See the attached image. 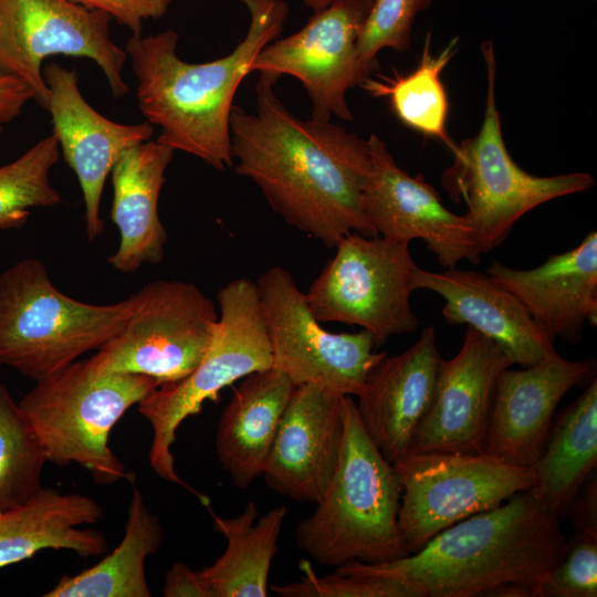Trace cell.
Masks as SVG:
<instances>
[{"mask_svg": "<svg viewBox=\"0 0 597 597\" xmlns=\"http://www.w3.org/2000/svg\"><path fill=\"white\" fill-rule=\"evenodd\" d=\"M279 77L260 73L255 112L233 105L231 153L285 222L334 248L345 235H378L362 197L371 167L368 139L339 124L301 119L274 92Z\"/></svg>", "mask_w": 597, "mask_h": 597, "instance_id": "1", "label": "cell"}, {"mask_svg": "<svg viewBox=\"0 0 597 597\" xmlns=\"http://www.w3.org/2000/svg\"><path fill=\"white\" fill-rule=\"evenodd\" d=\"M241 1L250 13L249 29L226 56L203 63L181 60L178 33L171 29L132 35L124 49L137 81V105L146 122L160 129L156 142L218 170L233 166L230 116L237 90L289 15L285 0Z\"/></svg>", "mask_w": 597, "mask_h": 597, "instance_id": "2", "label": "cell"}, {"mask_svg": "<svg viewBox=\"0 0 597 597\" xmlns=\"http://www.w3.org/2000/svg\"><path fill=\"white\" fill-rule=\"evenodd\" d=\"M558 520L527 489L447 527L406 557L381 564L353 561L336 570L402 580L421 597L486 596L511 584L537 597L566 547Z\"/></svg>", "mask_w": 597, "mask_h": 597, "instance_id": "3", "label": "cell"}, {"mask_svg": "<svg viewBox=\"0 0 597 597\" xmlns=\"http://www.w3.org/2000/svg\"><path fill=\"white\" fill-rule=\"evenodd\" d=\"M343 439L331 482L295 531L300 551L322 565L381 564L408 556L398 527L401 485L367 436L352 396L341 399Z\"/></svg>", "mask_w": 597, "mask_h": 597, "instance_id": "4", "label": "cell"}, {"mask_svg": "<svg viewBox=\"0 0 597 597\" xmlns=\"http://www.w3.org/2000/svg\"><path fill=\"white\" fill-rule=\"evenodd\" d=\"M129 310V297L105 305L77 301L55 287L41 260H20L0 274V366L44 379L101 348Z\"/></svg>", "mask_w": 597, "mask_h": 597, "instance_id": "5", "label": "cell"}, {"mask_svg": "<svg viewBox=\"0 0 597 597\" xmlns=\"http://www.w3.org/2000/svg\"><path fill=\"white\" fill-rule=\"evenodd\" d=\"M160 384L130 373L100 374L87 359L75 360L35 381L18 402L46 459L57 465L77 463L98 484L128 478L108 446L114 426Z\"/></svg>", "mask_w": 597, "mask_h": 597, "instance_id": "6", "label": "cell"}, {"mask_svg": "<svg viewBox=\"0 0 597 597\" xmlns=\"http://www.w3.org/2000/svg\"><path fill=\"white\" fill-rule=\"evenodd\" d=\"M486 69V98L479 132L464 139L452 164L441 175V185L454 202L463 201V214L480 254L491 252L528 211L553 199L588 191L595 185L588 172L534 176L511 157L502 135L496 105L494 45L481 44Z\"/></svg>", "mask_w": 597, "mask_h": 597, "instance_id": "7", "label": "cell"}, {"mask_svg": "<svg viewBox=\"0 0 597 597\" xmlns=\"http://www.w3.org/2000/svg\"><path fill=\"white\" fill-rule=\"evenodd\" d=\"M218 324L207 352L182 379L164 384L137 404L153 429L149 463L165 481L195 493L203 505L209 499L190 488L176 472L171 451L179 426L201 411L207 400L251 373L273 366L272 350L256 282L229 281L217 293Z\"/></svg>", "mask_w": 597, "mask_h": 597, "instance_id": "8", "label": "cell"}, {"mask_svg": "<svg viewBox=\"0 0 597 597\" xmlns=\"http://www.w3.org/2000/svg\"><path fill=\"white\" fill-rule=\"evenodd\" d=\"M334 248L335 255L305 293L315 318L360 326L377 347L415 332L419 320L410 296L418 265L409 242L352 232Z\"/></svg>", "mask_w": 597, "mask_h": 597, "instance_id": "9", "label": "cell"}, {"mask_svg": "<svg viewBox=\"0 0 597 597\" xmlns=\"http://www.w3.org/2000/svg\"><path fill=\"white\" fill-rule=\"evenodd\" d=\"M129 301L122 327L87 358L93 370L144 375L160 386L189 375L218 324L212 300L193 283L158 280L145 284Z\"/></svg>", "mask_w": 597, "mask_h": 597, "instance_id": "10", "label": "cell"}, {"mask_svg": "<svg viewBox=\"0 0 597 597\" xmlns=\"http://www.w3.org/2000/svg\"><path fill=\"white\" fill-rule=\"evenodd\" d=\"M401 485L398 527L408 554L474 514L533 486L532 468L482 453L411 452L392 463Z\"/></svg>", "mask_w": 597, "mask_h": 597, "instance_id": "11", "label": "cell"}, {"mask_svg": "<svg viewBox=\"0 0 597 597\" xmlns=\"http://www.w3.org/2000/svg\"><path fill=\"white\" fill-rule=\"evenodd\" d=\"M272 350L273 366L295 386L315 385L339 396L358 397L371 368L387 353L376 352L365 329L326 331L311 312L292 274L272 266L256 281Z\"/></svg>", "mask_w": 597, "mask_h": 597, "instance_id": "12", "label": "cell"}, {"mask_svg": "<svg viewBox=\"0 0 597 597\" xmlns=\"http://www.w3.org/2000/svg\"><path fill=\"white\" fill-rule=\"evenodd\" d=\"M111 21L108 14L70 0H0V77L21 81L46 109L44 60L56 54L86 57L101 69L112 95L125 96L127 54L111 36Z\"/></svg>", "mask_w": 597, "mask_h": 597, "instance_id": "13", "label": "cell"}, {"mask_svg": "<svg viewBox=\"0 0 597 597\" xmlns=\"http://www.w3.org/2000/svg\"><path fill=\"white\" fill-rule=\"evenodd\" d=\"M373 0H335L315 11L295 33L266 44L253 60L250 73L291 75L312 102L313 121L332 116L353 121L346 93L366 78L357 61V40Z\"/></svg>", "mask_w": 597, "mask_h": 597, "instance_id": "14", "label": "cell"}, {"mask_svg": "<svg viewBox=\"0 0 597 597\" xmlns=\"http://www.w3.org/2000/svg\"><path fill=\"white\" fill-rule=\"evenodd\" d=\"M368 143L371 167L362 208L376 233L395 241H423L444 269L463 260L479 264L481 254L464 216L447 209L421 174L412 177L401 169L380 137L371 134Z\"/></svg>", "mask_w": 597, "mask_h": 597, "instance_id": "15", "label": "cell"}, {"mask_svg": "<svg viewBox=\"0 0 597 597\" xmlns=\"http://www.w3.org/2000/svg\"><path fill=\"white\" fill-rule=\"evenodd\" d=\"M49 90L46 109L61 153L75 172L83 196L85 232L94 241L104 231L101 201L113 166L127 149L149 140L148 122L122 124L93 108L80 91L77 73L51 62L42 69Z\"/></svg>", "mask_w": 597, "mask_h": 597, "instance_id": "16", "label": "cell"}, {"mask_svg": "<svg viewBox=\"0 0 597 597\" xmlns=\"http://www.w3.org/2000/svg\"><path fill=\"white\" fill-rule=\"evenodd\" d=\"M596 371L594 358L567 360L559 354L522 369H504L481 453L533 469L559 401L574 387H586Z\"/></svg>", "mask_w": 597, "mask_h": 597, "instance_id": "17", "label": "cell"}, {"mask_svg": "<svg viewBox=\"0 0 597 597\" xmlns=\"http://www.w3.org/2000/svg\"><path fill=\"white\" fill-rule=\"evenodd\" d=\"M512 365L495 342L467 326L459 352L441 362L432 405L412 452L481 453L499 377Z\"/></svg>", "mask_w": 597, "mask_h": 597, "instance_id": "18", "label": "cell"}, {"mask_svg": "<svg viewBox=\"0 0 597 597\" xmlns=\"http://www.w3.org/2000/svg\"><path fill=\"white\" fill-rule=\"evenodd\" d=\"M442 358L433 326L405 352L385 356L369 371L356 404L373 443L390 463L412 452L432 405Z\"/></svg>", "mask_w": 597, "mask_h": 597, "instance_id": "19", "label": "cell"}, {"mask_svg": "<svg viewBox=\"0 0 597 597\" xmlns=\"http://www.w3.org/2000/svg\"><path fill=\"white\" fill-rule=\"evenodd\" d=\"M342 397L315 385L295 387L263 470L270 489L296 501L322 498L342 446Z\"/></svg>", "mask_w": 597, "mask_h": 597, "instance_id": "20", "label": "cell"}, {"mask_svg": "<svg viewBox=\"0 0 597 597\" xmlns=\"http://www.w3.org/2000/svg\"><path fill=\"white\" fill-rule=\"evenodd\" d=\"M444 298L442 315L449 325L465 324L495 342L523 367L558 355L554 339L535 322L522 302L489 274L448 268L431 272L417 268L415 290Z\"/></svg>", "mask_w": 597, "mask_h": 597, "instance_id": "21", "label": "cell"}, {"mask_svg": "<svg viewBox=\"0 0 597 597\" xmlns=\"http://www.w3.org/2000/svg\"><path fill=\"white\" fill-rule=\"evenodd\" d=\"M512 292L553 338L577 345L586 323L597 325V232L533 269L493 261L485 270Z\"/></svg>", "mask_w": 597, "mask_h": 597, "instance_id": "22", "label": "cell"}, {"mask_svg": "<svg viewBox=\"0 0 597 597\" xmlns=\"http://www.w3.org/2000/svg\"><path fill=\"white\" fill-rule=\"evenodd\" d=\"M174 153L149 139L123 153L112 168L111 218L119 231V244L107 262L121 273H134L164 259L167 232L158 201Z\"/></svg>", "mask_w": 597, "mask_h": 597, "instance_id": "23", "label": "cell"}, {"mask_svg": "<svg viewBox=\"0 0 597 597\" xmlns=\"http://www.w3.org/2000/svg\"><path fill=\"white\" fill-rule=\"evenodd\" d=\"M242 379L221 413L216 433L218 460L238 489H247L262 476L280 421L296 387L275 367Z\"/></svg>", "mask_w": 597, "mask_h": 597, "instance_id": "24", "label": "cell"}, {"mask_svg": "<svg viewBox=\"0 0 597 597\" xmlns=\"http://www.w3.org/2000/svg\"><path fill=\"white\" fill-rule=\"evenodd\" d=\"M103 515V507L91 496L42 488L25 504L0 513V568L44 549H66L83 558L104 554L105 535L82 527Z\"/></svg>", "mask_w": 597, "mask_h": 597, "instance_id": "25", "label": "cell"}, {"mask_svg": "<svg viewBox=\"0 0 597 597\" xmlns=\"http://www.w3.org/2000/svg\"><path fill=\"white\" fill-rule=\"evenodd\" d=\"M597 379L564 408L553 421L534 465L531 489L545 507L561 519L575 494L596 470Z\"/></svg>", "mask_w": 597, "mask_h": 597, "instance_id": "26", "label": "cell"}, {"mask_svg": "<svg viewBox=\"0 0 597 597\" xmlns=\"http://www.w3.org/2000/svg\"><path fill=\"white\" fill-rule=\"evenodd\" d=\"M209 511L214 530L227 540L224 552L214 563L198 570L212 597H265L286 507L276 506L260 520L254 502L231 519Z\"/></svg>", "mask_w": 597, "mask_h": 597, "instance_id": "27", "label": "cell"}, {"mask_svg": "<svg viewBox=\"0 0 597 597\" xmlns=\"http://www.w3.org/2000/svg\"><path fill=\"white\" fill-rule=\"evenodd\" d=\"M164 530L133 482L121 544L92 567L63 575L44 597H149L145 562L161 546Z\"/></svg>", "mask_w": 597, "mask_h": 597, "instance_id": "28", "label": "cell"}, {"mask_svg": "<svg viewBox=\"0 0 597 597\" xmlns=\"http://www.w3.org/2000/svg\"><path fill=\"white\" fill-rule=\"evenodd\" d=\"M431 32L426 35L418 66L407 74L366 77L362 87L371 96L387 97L397 118L407 127L440 140L454 151L457 144L447 132L449 101L441 73L458 50V38L439 53H430Z\"/></svg>", "mask_w": 597, "mask_h": 597, "instance_id": "29", "label": "cell"}, {"mask_svg": "<svg viewBox=\"0 0 597 597\" xmlns=\"http://www.w3.org/2000/svg\"><path fill=\"white\" fill-rule=\"evenodd\" d=\"M45 462L31 425L0 383V513L25 504L41 491Z\"/></svg>", "mask_w": 597, "mask_h": 597, "instance_id": "30", "label": "cell"}, {"mask_svg": "<svg viewBox=\"0 0 597 597\" xmlns=\"http://www.w3.org/2000/svg\"><path fill=\"white\" fill-rule=\"evenodd\" d=\"M60 153L57 138L51 132L15 160L0 166V230L20 229L28 222L30 209L61 202L50 181Z\"/></svg>", "mask_w": 597, "mask_h": 597, "instance_id": "31", "label": "cell"}, {"mask_svg": "<svg viewBox=\"0 0 597 597\" xmlns=\"http://www.w3.org/2000/svg\"><path fill=\"white\" fill-rule=\"evenodd\" d=\"M431 3L432 0H373L356 46L358 65L366 77L377 69L381 50L409 49L415 19Z\"/></svg>", "mask_w": 597, "mask_h": 597, "instance_id": "32", "label": "cell"}, {"mask_svg": "<svg viewBox=\"0 0 597 597\" xmlns=\"http://www.w3.org/2000/svg\"><path fill=\"white\" fill-rule=\"evenodd\" d=\"M303 576L297 582L272 585L282 597H421L411 585L387 577L347 575L339 572L318 576L308 561L300 563Z\"/></svg>", "mask_w": 597, "mask_h": 597, "instance_id": "33", "label": "cell"}, {"mask_svg": "<svg viewBox=\"0 0 597 597\" xmlns=\"http://www.w3.org/2000/svg\"><path fill=\"white\" fill-rule=\"evenodd\" d=\"M597 596V535L574 533L563 556L544 576L537 597Z\"/></svg>", "mask_w": 597, "mask_h": 597, "instance_id": "34", "label": "cell"}, {"mask_svg": "<svg viewBox=\"0 0 597 597\" xmlns=\"http://www.w3.org/2000/svg\"><path fill=\"white\" fill-rule=\"evenodd\" d=\"M90 10L108 14L133 36L143 35V22L166 14L172 0H70Z\"/></svg>", "mask_w": 597, "mask_h": 597, "instance_id": "35", "label": "cell"}, {"mask_svg": "<svg viewBox=\"0 0 597 597\" xmlns=\"http://www.w3.org/2000/svg\"><path fill=\"white\" fill-rule=\"evenodd\" d=\"M574 533L597 535V476L596 470L575 494L568 510Z\"/></svg>", "mask_w": 597, "mask_h": 597, "instance_id": "36", "label": "cell"}, {"mask_svg": "<svg viewBox=\"0 0 597 597\" xmlns=\"http://www.w3.org/2000/svg\"><path fill=\"white\" fill-rule=\"evenodd\" d=\"M163 595L165 597H212L198 570L177 562L166 573Z\"/></svg>", "mask_w": 597, "mask_h": 597, "instance_id": "37", "label": "cell"}, {"mask_svg": "<svg viewBox=\"0 0 597 597\" xmlns=\"http://www.w3.org/2000/svg\"><path fill=\"white\" fill-rule=\"evenodd\" d=\"M30 100H34V95L21 81L0 77V123H9L17 118Z\"/></svg>", "mask_w": 597, "mask_h": 597, "instance_id": "38", "label": "cell"}, {"mask_svg": "<svg viewBox=\"0 0 597 597\" xmlns=\"http://www.w3.org/2000/svg\"><path fill=\"white\" fill-rule=\"evenodd\" d=\"M304 1V4L314 10L315 11H318V10H322L324 8H326L327 6H329L332 2H334L335 0H303Z\"/></svg>", "mask_w": 597, "mask_h": 597, "instance_id": "39", "label": "cell"}, {"mask_svg": "<svg viewBox=\"0 0 597 597\" xmlns=\"http://www.w3.org/2000/svg\"><path fill=\"white\" fill-rule=\"evenodd\" d=\"M1 133H2V124L0 123V135H1Z\"/></svg>", "mask_w": 597, "mask_h": 597, "instance_id": "40", "label": "cell"}]
</instances>
